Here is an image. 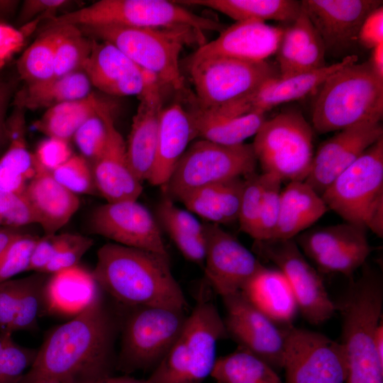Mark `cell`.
Here are the masks:
<instances>
[{
	"label": "cell",
	"instance_id": "6da1fadb",
	"mask_svg": "<svg viewBox=\"0 0 383 383\" xmlns=\"http://www.w3.org/2000/svg\"><path fill=\"white\" fill-rule=\"evenodd\" d=\"M116 318L99 296L47 336L33 364L18 383L48 379L93 383L112 376L116 367Z\"/></svg>",
	"mask_w": 383,
	"mask_h": 383
},
{
	"label": "cell",
	"instance_id": "7a4b0ae2",
	"mask_svg": "<svg viewBox=\"0 0 383 383\" xmlns=\"http://www.w3.org/2000/svg\"><path fill=\"white\" fill-rule=\"evenodd\" d=\"M91 272L100 289L130 307L187 308L184 294L172 273L169 257L109 243L98 250Z\"/></svg>",
	"mask_w": 383,
	"mask_h": 383
},
{
	"label": "cell",
	"instance_id": "3957f363",
	"mask_svg": "<svg viewBox=\"0 0 383 383\" xmlns=\"http://www.w3.org/2000/svg\"><path fill=\"white\" fill-rule=\"evenodd\" d=\"M359 277L351 280L336 310L342 316L341 342L347 361L345 383H383V360L375 335L382 318L383 278L367 262Z\"/></svg>",
	"mask_w": 383,
	"mask_h": 383
},
{
	"label": "cell",
	"instance_id": "277c9868",
	"mask_svg": "<svg viewBox=\"0 0 383 383\" xmlns=\"http://www.w3.org/2000/svg\"><path fill=\"white\" fill-rule=\"evenodd\" d=\"M383 116V79L368 61L346 65L319 87L312 109V128L318 133L372 123Z\"/></svg>",
	"mask_w": 383,
	"mask_h": 383
},
{
	"label": "cell",
	"instance_id": "5b68a950",
	"mask_svg": "<svg viewBox=\"0 0 383 383\" xmlns=\"http://www.w3.org/2000/svg\"><path fill=\"white\" fill-rule=\"evenodd\" d=\"M91 38L107 41L143 70L155 75L164 84L189 99L179 66L183 47L202 38V33L189 27L147 28L121 26H81Z\"/></svg>",
	"mask_w": 383,
	"mask_h": 383
},
{
	"label": "cell",
	"instance_id": "8992f818",
	"mask_svg": "<svg viewBox=\"0 0 383 383\" xmlns=\"http://www.w3.org/2000/svg\"><path fill=\"white\" fill-rule=\"evenodd\" d=\"M226 337L216 305L201 295L171 349L148 379L151 383H202L214 367L218 341Z\"/></svg>",
	"mask_w": 383,
	"mask_h": 383
},
{
	"label": "cell",
	"instance_id": "52a82bcc",
	"mask_svg": "<svg viewBox=\"0 0 383 383\" xmlns=\"http://www.w3.org/2000/svg\"><path fill=\"white\" fill-rule=\"evenodd\" d=\"M121 26L147 28L189 27L198 32H221L226 26L197 15L176 1L100 0L48 20L45 29L62 26Z\"/></svg>",
	"mask_w": 383,
	"mask_h": 383
},
{
	"label": "cell",
	"instance_id": "ba28073f",
	"mask_svg": "<svg viewBox=\"0 0 383 383\" xmlns=\"http://www.w3.org/2000/svg\"><path fill=\"white\" fill-rule=\"evenodd\" d=\"M345 222L383 237V136L340 174L321 196Z\"/></svg>",
	"mask_w": 383,
	"mask_h": 383
},
{
	"label": "cell",
	"instance_id": "9c48e42d",
	"mask_svg": "<svg viewBox=\"0 0 383 383\" xmlns=\"http://www.w3.org/2000/svg\"><path fill=\"white\" fill-rule=\"evenodd\" d=\"M263 173L284 181H305L313 161V129L301 112L282 111L265 120L252 143Z\"/></svg>",
	"mask_w": 383,
	"mask_h": 383
},
{
	"label": "cell",
	"instance_id": "30bf717a",
	"mask_svg": "<svg viewBox=\"0 0 383 383\" xmlns=\"http://www.w3.org/2000/svg\"><path fill=\"white\" fill-rule=\"evenodd\" d=\"M131 308L122 326L116 368L125 372L153 370L176 341L188 315L186 310L167 307Z\"/></svg>",
	"mask_w": 383,
	"mask_h": 383
},
{
	"label": "cell",
	"instance_id": "8fae6325",
	"mask_svg": "<svg viewBox=\"0 0 383 383\" xmlns=\"http://www.w3.org/2000/svg\"><path fill=\"white\" fill-rule=\"evenodd\" d=\"M257 159L252 144L225 145L199 139L178 162L165 184L167 196L179 200L193 190L255 172Z\"/></svg>",
	"mask_w": 383,
	"mask_h": 383
},
{
	"label": "cell",
	"instance_id": "7c38bea8",
	"mask_svg": "<svg viewBox=\"0 0 383 383\" xmlns=\"http://www.w3.org/2000/svg\"><path fill=\"white\" fill-rule=\"evenodd\" d=\"M189 72L199 107L216 110L248 95L269 79L279 76L267 60L250 62L228 57L189 60Z\"/></svg>",
	"mask_w": 383,
	"mask_h": 383
},
{
	"label": "cell",
	"instance_id": "4fadbf2b",
	"mask_svg": "<svg viewBox=\"0 0 383 383\" xmlns=\"http://www.w3.org/2000/svg\"><path fill=\"white\" fill-rule=\"evenodd\" d=\"M255 252L277 267L289 282L304 318L319 325L337 311L323 279L308 262L294 239L255 240Z\"/></svg>",
	"mask_w": 383,
	"mask_h": 383
},
{
	"label": "cell",
	"instance_id": "5bb4252c",
	"mask_svg": "<svg viewBox=\"0 0 383 383\" xmlns=\"http://www.w3.org/2000/svg\"><path fill=\"white\" fill-rule=\"evenodd\" d=\"M285 383H345L347 361L340 342L320 333L284 326Z\"/></svg>",
	"mask_w": 383,
	"mask_h": 383
},
{
	"label": "cell",
	"instance_id": "9a60e30c",
	"mask_svg": "<svg viewBox=\"0 0 383 383\" xmlns=\"http://www.w3.org/2000/svg\"><path fill=\"white\" fill-rule=\"evenodd\" d=\"M366 231L344 222L304 231L294 240L321 272L350 277L366 262L373 250Z\"/></svg>",
	"mask_w": 383,
	"mask_h": 383
},
{
	"label": "cell",
	"instance_id": "2e32d148",
	"mask_svg": "<svg viewBox=\"0 0 383 383\" xmlns=\"http://www.w3.org/2000/svg\"><path fill=\"white\" fill-rule=\"evenodd\" d=\"M222 298L226 311L223 322L228 336L277 372L283 369L284 326L279 327L241 292Z\"/></svg>",
	"mask_w": 383,
	"mask_h": 383
},
{
	"label": "cell",
	"instance_id": "e0dca14e",
	"mask_svg": "<svg viewBox=\"0 0 383 383\" xmlns=\"http://www.w3.org/2000/svg\"><path fill=\"white\" fill-rule=\"evenodd\" d=\"M89 227L92 233L115 243L169 257L157 221L137 200L98 206L91 214Z\"/></svg>",
	"mask_w": 383,
	"mask_h": 383
},
{
	"label": "cell",
	"instance_id": "ac0fdd59",
	"mask_svg": "<svg viewBox=\"0 0 383 383\" xmlns=\"http://www.w3.org/2000/svg\"><path fill=\"white\" fill-rule=\"evenodd\" d=\"M204 272L213 289L222 297L241 292L264 267L255 255L218 224H204Z\"/></svg>",
	"mask_w": 383,
	"mask_h": 383
},
{
	"label": "cell",
	"instance_id": "d6986e66",
	"mask_svg": "<svg viewBox=\"0 0 383 383\" xmlns=\"http://www.w3.org/2000/svg\"><path fill=\"white\" fill-rule=\"evenodd\" d=\"M357 62L354 55L340 62L307 72L276 77L262 83L245 97L216 110H209L226 116H239L253 113H265L274 107L301 99L318 90L333 73Z\"/></svg>",
	"mask_w": 383,
	"mask_h": 383
},
{
	"label": "cell",
	"instance_id": "ffe728a7",
	"mask_svg": "<svg viewBox=\"0 0 383 383\" xmlns=\"http://www.w3.org/2000/svg\"><path fill=\"white\" fill-rule=\"evenodd\" d=\"M379 0H304L301 8L321 37L326 52L345 51L358 42L367 16Z\"/></svg>",
	"mask_w": 383,
	"mask_h": 383
},
{
	"label": "cell",
	"instance_id": "44dd1931",
	"mask_svg": "<svg viewBox=\"0 0 383 383\" xmlns=\"http://www.w3.org/2000/svg\"><path fill=\"white\" fill-rule=\"evenodd\" d=\"M382 136L380 123L360 124L338 131L314 152L304 182L321 196L340 174Z\"/></svg>",
	"mask_w": 383,
	"mask_h": 383
},
{
	"label": "cell",
	"instance_id": "7402d4cb",
	"mask_svg": "<svg viewBox=\"0 0 383 383\" xmlns=\"http://www.w3.org/2000/svg\"><path fill=\"white\" fill-rule=\"evenodd\" d=\"M164 84L146 72V82L133 116L126 144L128 161L140 182L148 181L154 166L160 121L163 107Z\"/></svg>",
	"mask_w": 383,
	"mask_h": 383
},
{
	"label": "cell",
	"instance_id": "603a6c76",
	"mask_svg": "<svg viewBox=\"0 0 383 383\" xmlns=\"http://www.w3.org/2000/svg\"><path fill=\"white\" fill-rule=\"evenodd\" d=\"M100 112L106 127V140L91 166L96 189L107 202L137 200L143 191L142 182L131 169L126 144L115 126L111 104L106 102Z\"/></svg>",
	"mask_w": 383,
	"mask_h": 383
},
{
	"label": "cell",
	"instance_id": "cb8c5ba5",
	"mask_svg": "<svg viewBox=\"0 0 383 383\" xmlns=\"http://www.w3.org/2000/svg\"><path fill=\"white\" fill-rule=\"evenodd\" d=\"M284 30L256 20L236 21L226 27L218 38L200 45L190 60L221 57L265 61L276 53Z\"/></svg>",
	"mask_w": 383,
	"mask_h": 383
},
{
	"label": "cell",
	"instance_id": "d4e9b609",
	"mask_svg": "<svg viewBox=\"0 0 383 383\" xmlns=\"http://www.w3.org/2000/svg\"><path fill=\"white\" fill-rule=\"evenodd\" d=\"M82 71L91 86L111 96H139L146 82V71L114 45L104 40L93 39L91 51Z\"/></svg>",
	"mask_w": 383,
	"mask_h": 383
},
{
	"label": "cell",
	"instance_id": "484cf974",
	"mask_svg": "<svg viewBox=\"0 0 383 383\" xmlns=\"http://www.w3.org/2000/svg\"><path fill=\"white\" fill-rule=\"evenodd\" d=\"M323 43L302 11L289 27L284 28L275 54L280 77L317 70L325 65Z\"/></svg>",
	"mask_w": 383,
	"mask_h": 383
},
{
	"label": "cell",
	"instance_id": "4316f807",
	"mask_svg": "<svg viewBox=\"0 0 383 383\" xmlns=\"http://www.w3.org/2000/svg\"><path fill=\"white\" fill-rule=\"evenodd\" d=\"M194 139L187 109L178 103L165 107L160 116L155 159L149 183L165 187L188 144Z\"/></svg>",
	"mask_w": 383,
	"mask_h": 383
},
{
	"label": "cell",
	"instance_id": "83f0119b",
	"mask_svg": "<svg viewBox=\"0 0 383 383\" xmlns=\"http://www.w3.org/2000/svg\"><path fill=\"white\" fill-rule=\"evenodd\" d=\"M36 167V174L28 183L25 194L37 224L45 235H53L68 223L80 202L77 195L60 184L51 172Z\"/></svg>",
	"mask_w": 383,
	"mask_h": 383
},
{
	"label": "cell",
	"instance_id": "f1b7e54d",
	"mask_svg": "<svg viewBox=\"0 0 383 383\" xmlns=\"http://www.w3.org/2000/svg\"><path fill=\"white\" fill-rule=\"evenodd\" d=\"M101 296L92 272L76 265L52 274L45 288V311L74 316Z\"/></svg>",
	"mask_w": 383,
	"mask_h": 383
},
{
	"label": "cell",
	"instance_id": "f546056e",
	"mask_svg": "<svg viewBox=\"0 0 383 383\" xmlns=\"http://www.w3.org/2000/svg\"><path fill=\"white\" fill-rule=\"evenodd\" d=\"M245 298L277 325L292 324L298 309L292 287L278 269L261 268L241 290Z\"/></svg>",
	"mask_w": 383,
	"mask_h": 383
},
{
	"label": "cell",
	"instance_id": "4dcf8cb0",
	"mask_svg": "<svg viewBox=\"0 0 383 383\" xmlns=\"http://www.w3.org/2000/svg\"><path fill=\"white\" fill-rule=\"evenodd\" d=\"M328 211L322 197L304 181L288 182L281 192L279 219L272 239H294Z\"/></svg>",
	"mask_w": 383,
	"mask_h": 383
},
{
	"label": "cell",
	"instance_id": "1f68e13d",
	"mask_svg": "<svg viewBox=\"0 0 383 383\" xmlns=\"http://www.w3.org/2000/svg\"><path fill=\"white\" fill-rule=\"evenodd\" d=\"M24 109L16 107L6 120L9 146L0 157V189L25 193L37 167L26 140Z\"/></svg>",
	"mask_w": 383,
	"mask_h": 383
},
{
	"label": "cell",
	"instance_id": "d6a6232c",
	"mask_svg": "<svg viewBox=\"0 0 383 383\" xmlns=\"http://www.w3.org/2000/svg\"><path fill=\"white\" fill-rule=\"evenodd\" d=\"M187 109L194 139H204L225 145H236L256 134L266 120L265 113H253L239 116H226L199 107L189 100Z\"/></svg>",
	"mask_w": 383,
	"mask_h": 383
},
{
	"label": "cell",
	"instance_id": "836d02e7",
	"mask_svg": "<svg viewBox=\"0 0 383 383\" xmlns=\"http://www.w3.org/2000/svg\"><path fill=\"white\" fill-rule=\"evenodd\" d=\"M244 177H236L204 186L182 196L181 201L192 213L211 223L238 221Z\"/></svg>",
	"mask_w": 383,
	"mask_h": 383
},
{
	"label": "cell",
	"instance_id": "e575fe53",
	"mask_svg": "<svg viewBox=\"0 0 383 383\" xmlns=\"http://www.w3.org/2000/svg\"><path fill=\"white\" fill-rule=\"evenodd\" d=\"M91 84L82 70L47 82L24 85L14 98L16 107L23 109H47L55 105L83 99L91 93Z\"/></svg>",
	"mask_w": 383,
	"mask_h": 383
},
{
	"label": "cell",
	"instance_id": "d590c367",
	"mask_svg": "<svg viewBox=\"0 0 383 383\" xmlns=\"http://www.w3.org/2000/svg\"><path fill=\"white\" fill-rule=\"evenodd\" d=\"M179 4L199 5L224 13L236 21L272 20L292 23L301 12V1L294 0H187Z\"/></svg>",
	"mask_w": 383,
	"mask_h": 383
},
{
	"label": "cell",
	"instance_id": "8d00e7d4",
	"mask_svg": "<svg viewBox=\"0 0 383 383\" xmlns=\"http://www.w3.org/2000/svg\"><path fill=\"white\" fill-rule=\"evenodd\" d=\"M105 102L91 92L83 99L55 105L48 109L35 121V127L48 137L69 141L78 128Z\"/></svg>",
	"mask_w": 383,
	"mask_h": 383
},
{
	"label": "cell",
	"instance_id": "74e56055",
	"mask_svg": "<svg viewBox=\"0 0 383 383\" xmlns=\"http://www.w3.org/2000/svg\"><path fill=\"white\" fill-rule=\"evenodd\" d=\"M211 376L217 383H282L268 363L240 347L218 358Z\"/></svg>",
	"mask_w": 383,
	"mask_h": 383
},
{
	"label": "cell",
	"instance_id": "f35d334b",
	"mask_svg": "<svg viewBox=\"0 0 383 383\" xmlns=\"http://www.w3.org/2000/svg\"><path fill=\"white\" fill-rule=\"evenodd\" d=\"M55 28L44 30L18 58L17 71L25 85L40 84L55 77Z\"/></svg>",
	"mask_w": 383,
	"mask_h": 383
},
{
	"label": "cell",
	"instance_id": "ab89813d",
	"mask_svg": "<svg viewBox=\"0 0 383 383\" xmlns=\"http://www.w3.org/2000/svg\"><path fill=\"white\" fill-rule=\"evenodd\" d=\"M52 28L56 30L55 77L82 70L91 51L93 39L85 35L76 26Z\"/></svg>",
	"mask_w": 383,
	"mask_h": 383
},
{
	"label": "cell",
	"instance_id": "60d3db41",
	"mask_svg": "<svg viewBox=\"0 0 383 383\" xmlns=\"http://www.w3.org/2000/svg\"><path fill=\"white\" fill-rule=\"evenodd\" d=\"M48 274L36 272L23 277L13 323L12 332L35 328L45 311V288Z\"/></svg>",
	"mask_w": 383,
	"mask_h": 383
},
{
	"label": "cell",
	"instance_id": "b9f144b4",
	"mask_svg": "<svg viewBox=\"0 0 383 383\" xmlns=\"http://www.w3.org/2000/svg\"><path fill=\"white\" fill-rule=\"evenodd\" d=\"M12 334L0 332V383H18L33 364L38 352L17 343Z\"/></svg>",
	"mask_w": 383,
	"mask_h": 383
},
{
	"label": "cell",
	"instance_id": "7bdbcfd3",
	"mask_svg": "<svg viewBox=\"0 0 383 383\" xmlns=\"http://www.w3.org/2000/svg\"><path fill=\"white\" fill-rule=\"evenodd\" d=\"M264 192L259 217L253 239L266 240L272 239L277 228L281 197L282 180L274 175L262 173Z\"/></svg>",
	"mask_w": 383,
	"mask_h": 383
},
{
	"label": "cell",
	"instance_id": "ee69618b",
	"mask_svg": "<svg viewBox=\"0 0 383 383\" xmlns=\"http://www.w3.org/2000/svg\"><path fill=\"white\" fill-rule=\"evenodd\" d=\"M51 174L60 184L76 195L90 194L96 189L92 167L82 155H72Z\"/></svg>",
	"mask_w": 383,
	"mask_h": 383
},
{
	"label": "cell",
	"instance_id": "f6af8a7d",
	"mask_svg": "<svg viewBox=\"0 0 383 383\" xmlns=\"http://www.w3.org/2000/svg\"><path fill=\"white\" fill-rule=\"evenodd\" d=\"M238 221L242 232L254 238L264 192L263 174L245 177Z\"/></svg>",
	"mask_w": 383,
	"mask_h": 383
},
{
	"label": "cell",
	"instance_id": "bcb514c9",
	"mask_svg": "<svg viewBox=\"0 0 383 383\" xmlns=\"http://www.w3.org/2000/svg\"><path fill=\"white\" fill-rule=\"evenodd\" d=\"M38 238L21 233L0 255V283L28 271L32 250Z\"/></svg>",
	"mask_w": 383,
	"mask_h": 383
},
{
	"label": "cell",
	"instance_id": "7dc6e473",
	"mask_svg": "<svg viewBox=\"0 0 383 383\" xmlns=\"http://www.w3.org/2000/svg\"><path fill=\"white\" fill-rule=\"evenodd\" d=\"M106 103L78 128L72 137L81 155L93 162L101 153L106 140V127L100 112Z\"/></svg>",
	"mask_w": 383,
	"mask_h": 383
},
{
	"label": "cell",
	"instance_id": "c3c4849f",
	"mask_svg": "<svg viewBox=\"0 0 383 383\" xmlns=\"http://www.w3.org/2000/svg\"><path fill=\"white\" fill-rule=\"evenodd\" d=\"M157 210L158 218L165 229L172 228L199 237H205L204 224L190 212L177 206L169 196H167L160 201Z\"/></svg>",
	"mask_w": 383,
	"mask_h": 383
},
{
	"label": "cell",
	"instance_id": "681fc988",
	"mask_svg": "<svg viewBox=\"0 0 383 383\" xmlns=\"http://www.w3.org/2000/svg\"><path fill=\"white\" fill-rule=\"evenodd\" d=\"M0 218L12 227L37 223L31 205L25 193L0 189Z\"/></svg>",
	"mask_w": 383,
	"mask_h": 383
},
{
	"label": "cell",
	"instance_id": "f907efd6",
	"mask_svg": "<svg viewBox=\"0 0 383 383\" xmlns=\"http://www.w3.org/2000/svg\"><path fill=\"white\" fill-rule=\"evenodd\" d=\"M94 240L89 237L70 233L65 245L59 250L42 273L52 274L76 265L90 249Z\"/></svg>",
	"mask_w": 383,
	"mask_h": 383
},
{
	"label": "cell",
	"instance_id": "816d5d0a",
	"mask_svg": "<svg viewBox=\"0 0 383 383\" xmlns=\"http://www.w3.org/2000/svg\"><path fill=\"white\" fill-rule=\"evenodd\" d=\"M72 155L68 141L50 137L40 142L33 153L37 166L50 172Z\"/></svg>",
	"mask_w": 383,
	"mask_h": 383
},
{
	"label": "cell",
	"instance_id": "f5cc1de1",
	"mask_svg": "<svg viewBox=\"0 0 383 383\" xmlns=\"http://www.w3.org/2000/svg\"><path fill=\"white\" fill-rule=\"evenodd\" d=\"M70 235V233H55L38 238L31 252L28 271L42 272Z\"/></svg>",
	"mask_w": 383,
	"mask_h": 383
},
{
	"label": "cell",
	"instance_id": "db71d44e",
	"mask_svg": "<svg viewBox=\"0 0 383 383\" xmlns=\"http://www.w3.org/2000/svg\"><path fill=\"white\" fill-rule=\"evenodd\" d=\"M72 4L68 0H26L22 4L18 22L22 26L42 18L52 19L57 13Z\"/></svg>",
	"mask_w": 383,
	"mask_h": 383
},
{
	"label": "cell",
	"instance_id": "11a10c76",
	"mask_svg": "<svg viewBox=\"0 0 383 383\" xmlns=\"http://www.w3.org/2000/svg\"><path fill=\"white\" fill-rule=\"evenodd\" d=\"M22 278L11 279L0 283V332L13 333Z\"/></svg>",
	"mask_w": 383,
	"mask_h": 383
},
{
	"label": "cell",
	"instance_id": "9f6ffc18",
	"mask_svg": "<svg viewBox=\"0 0 383 383\" xmlns=\"http://www.w3.org/2000/svg\"><path fill=\"white\" fill-rule=\"evenodd\" d=\"M358 42L367 49L383 43V6L371 11L362 22L358 34Z\"/></svg>",
	"mask_w": 383,
	"mask_h": 383
},
{
	"label": "cell",
	"instance_id": "6f0895ef",
	"mask_svg": "<svg viewBox=\"0 0 383 383\" xmlns=\"http://www.w3.org/2000/svg\"><path fill=\"white\" fill-rule=\"evenodd\" d=\"M25 38L20 29L0 21V68L23 46Z\"/></svg>",
	"mask_w": 383,
	"mask_h": 383
},
{
	"label": "cell",
	"instance_id": "680465c9",
	"mask_svg": "<svg viewBox=\"0 0 383 383\" xmlns=\"http://www.w3.org/2000/svg\"><path fill=\"white\" fill-rule=\"evenodd\" d=\"M14 82L0 80V148L8 141L6 111L14 90Z\"/></svg>",
	"mask_w": 383,
	"mask_h": 383
},
{
	"label": "cell",
	"instance_id": "91938a15",
	"mask_svg": "<svg viewBox=\"0 0 383 383\" xmlns=\"http://www.w3.org/2000/svg\"><path fill=\"white\" fill-rule=\"evenodd\" d=\"M368 63L372 72L383 79V43L372 49V54Z\"/></svg>",
	"mask_w": 383,
	"mask_h": 383
},
{
	"label": "cell",
	"instance_id": "94428289",
	"mask_svg": "<svg viewBox=\"0 0 383 383\" xmlns=\"http://www.w3.org/2000/svg\"><path fill=\"white\" fill-rule=\"evenodd\" d=\"M19 1L0 0V21L13 15L18 8Z\"/></svg>",
	"mask_w": 383,
	"mask_h": 383
},
{
	"label": "cell",
	"instance_id": "6125c7cd",
	"mask_svg": "<svg viewBox=\"0 0 383 383\" xmlns=\"http://www.w3.org/2000/svg\"><path fill=\"white\" fill-rule=\"evenodd\" d=\"M21 233L11 229H0V255Z\"/></svg>",
	"mask_w": 383,
	"mask_h": 383
},
{
	"label": "cell",
	"instance_id": "be15d7a7",
	"mask_svg": "<svg viewBox=\"0 0 383 383\" xmlns=\"http://www.w3.org/2000/svg\"><path fill=\"white\" fill-rule=\"evenodd\" d=\"M93 383H151L148 379H140L127 376L113 377L109 376Z\"/></svg>",
	"mask_w": 383,
	"mask_h": 383
},
{
	"label": "cell",
	"instance_id": "e7e4bbea",
	"mask_svg": "<svg viewBox=\"0 0 383 383\" xmlns=\"http://www.w3.org/2000/svg\"><path fill=\"white\" fill-rule=\"evenodd\" d=\"M36 383H59V382H57L56 381H54V380L48 379V380L40 381V382H38Z\"/></svg>",
	"mask_w": 383,
	"mask_h": 383
},
{
	"label": "cell",
	"instance_id": "03108f58",
	"mask_svg": "<svg viewBox=\"0 0 383 383\" xmlns=\"http://www.w3.org/2000/svg\"><path fill=\"white\" fill-rule=\"evenodd\" d=\"M2 79V78L0 77V80Z\"/></svg>",
	"mask_w": 383,
	"mask_h": 383
}]
</instances>
